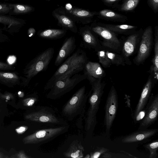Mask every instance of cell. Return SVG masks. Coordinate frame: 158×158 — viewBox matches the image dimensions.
<instances>
[{
	"mask_svg": "<svg viewBox=\"0 0 158 158\" xmlns=\"http://www.w3.org/2000/svg\"><path fill=\"white\" fill-rule=\"evenodd\" d=\"M35 33V30L32 27L30 28L28 30V34L29 37L33 36Z\"/></svg>",
	"mask_w": 158,
	"mask_h": 158,
	"instance_id": "cell-38",
	"label": "cell"
},
{
	"mask_svg": "<svg viewBox=\"0 0 158 158\" xmlns=\"http://www.w3.org/2000/svg\"><path fill=\"white\" fill-rule=\"evenodd\" d=\"M144 115L138 130L147 129L157 120L158 116V94H151L144 109Z\"/></svg>",
	"mask_w": 158,
	"mask_h": 158,
	"instance_id": "cell-11",
	"label": "cell"
},
{
	"mask_svg": "<svg viewBox=\"0 0 158 158\" xmlns=\"http://www.w3.org/2000/svg\"><path fill=\"white\" fill-rule=\"evenodd\" d=\"M27 118L40 123L55 125H67L56 115L50 108L41 107L39 110L29 114Z\"/></svg>",
	"mask_w": 158,
	"mask_h": 158,
	"instance_id": "cell-9",
	"label": "cell"
},
{
	"mask_svg": "<svg viewBox=\"0 0 158 158\" xmlns=\"http://www.w3.org/2000/svg\"><path fill=\"white\" fill-rule=\"evenodd\" d=\"M86 78L85 75L76 74L71 77L58 80L49 89L46 97L51 99L59 98L72 90L79 83Z\"/></svg>",
	"mask_w": 158,
	"mask_h": 158,
	"instance_id": "cell-5",
	"label": "cell"
},
{
	"mask_svg": "<svg viewBox=\"0 0 158 158\" xmlns=\"http://www.w3.org/2000/svg\"><path fill=\"white\" fill-rule=\"evenodd\" d=\"M90 28L101 38L100 42L102 47L116 52L120 51L121 43L115 33L100 25L92 26Z\"/></svg>",
	"mask_w": 158,
	"mask_h": 158,
	"instance_id": "cell-6",
	"label": "cell"
},
{
	"mask_svg": "<svg viewBox=\"0 0 158 158\" xmlns=\"http://www.w3.org/2000/svg\"><path fill=\"white\" fill-rule=\"evenodd\" d=\"M10 7L9 4H0V14H6L9 13Z\"/></svg>",
	"mask_w": 158,
	"mask_h": 158,
	"instance_id": "cell-35",
	"label": "cell"
},
{
	"mask_svg": "<svg viewBox=\"0 0 158 158\" xmlns=\"http://www.w3.org/2000/svg\"><path fill=\"white\" fill-rule=\"evenodd\" d=\"M102 26L115 33L127 34L133 31L137 27L127 24L113 25L100 23Z\"/></svg>",
	"mask_w": 158,
	"mask_h": 158,
	"instance_id": "cell-22",
	"label": "cell"
},
{
	"mask_svg": "<svg viewBox=\"0 0 158 158\" xmlns=\"http://www.w3.org/2000/svg\"><path fill=\"white\" fill-rule=\"evenodd\" d=\"M25 128L23 127H21L18 129L17 131L19 132H21L25 131Z\"/></svg>",
	"mask_w": 158,
	"mask_h": 158,
	"instance_id": "cell-41",
	"label": "cell"
},
{
	"mask_svg": "<svg viewBox=\"0 0 158 158\" xmlns=\"http://www.w3.org/2000/svg\"><path fill=\"white\" fill-rule=\"evenodd\" d=\"M69 13L75 16L81 17H90L96 13V12H91L80 9L73 8L68 11Z\"/></svg>",
	"mask_w": 158,
	"mask_h": 158,
	"instance_id": "cell-28",
	"label": "cell"
},
{
	"mask_svg": "<svg viewBox=\"0 0 158 158\" xmlns=\"http://www.w3.org/2000/svg\"><path fill=\"white\" fill-rule=\"evenodd\" d=\"M83 42L86 47L93 49L96 51L102 48L100 40L92 32L90 28L84 27L80 31Z\"/></svg>",
	"mask_w": 158,
	"mask_h": 158,
	"instance_id": "cell-17",
	"label": "cell"
},
{
	"mask_svg": "<svg viewBox=\"0 0 158 158\" xmlns=\"http://www.w3.org/2000/svg\"><path fill=\"white\" fill-rule=\"evenodd\" d=\"M84 151L81 142L75 140L70 144L68 150L64 153V155L66 157L80 158L83 157Z\"/></svg>",
	"mask_w": 158,
	"mask_h": 158,
	"instance_id": "cell-20",
	"label": "cell"
},
{
	"mask_svg": "<svg viewBox=\"0 0 158 158\" xmlns=\"http://www.w3.org/2000/svg\"><path fill=\"white\" fill-rule=\"evenodd\" d=\"M118 106L117 91L114 86L112 85L108 93L105 107L104 124L106 134L108 136H109L111 128L116 117Z\"/></svg>",
	"mask_w": 158,
	"mask_h": 158,
	"instance_id": "cell-7",
	"label": "cell"
},
{
	"mask_svg": "<svg viewBox=\"0 0 158 158\" xmlns=\"http://www.w3.org/2000/svg\"><path fill=\"white\" fill-rule=\"evenodd\" d=\"M103 48L96 51L99 61L104 68H109L112 64L106 54L105 50L103 49Z\"/></svg>",
	"mask_w": 158,
	"mask_h": 158,
	"instance_id": "cell-29",
	"label": "cell"
},
{
	"mask_svg": "<svg viewBox=\"0 0 158 158\" xmlns=\"http://www.w3.org/2000/svg\"><path fill=\"white\" fill-rule=\"evenodd\" d=\"M108 150V149L104 148H99L94 153H91L90 157L91 158H98L102 154Z\"/></svg>",
	"mask_w": 158,
	"mask_h": 158,
	"instance_id": "cell-33",
	"label": "cell"
},
{
	"mask_svg": "<svg viewBox=\"0 0 158 158\" xmlns=\"http://www.w3.org/2000/svg\"><path fill=\"white\" fill-rule=\"evenodd\" d=\"M148 3L154 12H158V0H148Z\"/></svg>",
	"mask_w": 158,
	"mask_h": 158,
	"instance_id": "cell-34",
	"label": "cell"
},
{
	"mask_svg": "<svg viewBox=\"0 0 158 158\" xmlns=\"http://www.w3.org/2000/svg\"><path fill=\"white\" fill-rule=\"evenodd\" d=\"M141 32V31H140L131 34L123 44L122 49V55L125 59L127 64H131V63L129 58L135 51L142 34Z\"/></svg>",
	"mask_w": 158,
	"mask_h": 158,
	"instance_id": "cell-13",
	"label": "cell"
},
{
	"mask_svg": "<svg viewBox=\"0 0 158 158\" xmlns=\"http://www.w3.org/2000/svg\"><path fill=\"white\" fill-rule=\"evenodd\" d=\"M76 48L74 36L67 38L60 48L55 60L54 64L60 65L63 61L73 52Z\"/></svg>",
	"mask_w": 158,
	"mask_h": 158,
	"instance_id": "cell-14",
	"label": "cell"
},
{
	"mask_svg": "<svg viewBox=\"0 0 158 158\" xmlns=\"http://www.w3.org/2000/svg\"><path fill=\"white\" fill-rule=\"evenodd\" d=\"M15 67L11 64L0 61V71H10L15 70Z\"/></svg>",
	"mask_w": 158,
	"mask_h": 158,
	"instance_id": "cell-32",
	"label": "cell"
},
{
	"mask_svg": "<svg viewBox=\"0 0 158 158\" xmlns=\"http://www.w3.org/2000/svg\"><path fill=\"white\" fill-rule=\"evenodd\" d=\"M154 56L152 60V64L149 72L154 74H158V26L155 28V39L154 47Z\"/></svg>",
	"mask_w": 158,
	"mask_h": 158,
	"instance_id": "cell-23",
	"label": "cell"
},
{
	"mask_svg": "<svg viewBox=\"0 0 158 158\" xmlns=\"http://www.w3.org/2000/svg\"><path fill=\"white\" fill-rule=\"evenodd\" d=\"M55 16L58 19L59 23L64 30H69L74 33L77 32V28L73 22L69 18L56 13L54 14Z\"/></svg>",
	"mask_w": 158,
	"mask_h": 158,
	"instance_id": "cell-24",
	"label": "cell"
},
{
	"mask_svg": "<svg viewBox=\"0 0 158 158\" xmlns=\"http://www.w3.org/2000/svg\"><path fill=\"white\" fill-rule=\"evenodd\" d=\"M99 13L100 16L104 18L114 21L124 22L127 19L126 16L108 9L101 10Z\"/></svg>",
	"mask_w": 158,
	"mask_h": 158,
	"instance_id": "cell-25",
	"label": "cell"
},
{
	"mask_svg": "<svg viewBox=\"0 0 158 158\" xmlns=\"http://www.w3.org/2000/svg\"><path fill=\"white\" fill-rule=\"evenodd\" d=\"M138 52L133 59L134 63L137 65L143 63L149 56L152 44V30L151 26L148 27L143 31Z\"/></svg>",
	"mask_w": 158,
	"mask_h": 158,
	"instance_id": "cell-10",
	"label": "cell"
},
{
	"mask_svg": "<svg viewBox=\"0 0 158 158\" xmlns=\"http://www.w3.org/2000/svg\"><path fill=\"white\" fill-rule=\"evenodd\" d=\"M88 58L85 52L78 49L58 68L46 84L44 89L49 90L57 81L70 77L83 70Z\"/></svg>",
	"mask_w": 158,
	"mask_h": 158,
	"instance_id": "cell-1",
	"label": "cell"
},
{
	"mask_svg": "<svg viewBox=\"0 0 158 158\" xmlns=\"http://www.w3.org/2000/svg\"><path fill=\"white\" fill-rule=\"evenodd\" d=\"M106 152L102 154V157L104 158H111V155L110 154L107 152L106 153Z\"/></svg>",
	"mask_w": 158,
	"mask_h": 158,
	"instance_id": "cell-39",
	"label": "cell"
},
{
	"mask_svg": "<svg viewBox=\"0 0 158 158\" xmlns=\"http://www.w3.org/2000/svg\"><path fill=\"white\" fill-rule=\"evenodd\" d=\"M26 103L28 106H32L35 102L37 99L35 98H30L26 99Z\"/></svg>",
	"mask_w": 158,
	"mask_h": 158,
	"instance_id": "cell-37",
	"label": "cell"
},
{
	"mask_svg": "<svg viewBox=\"0 0 158 158\" xmlns=\"http://www.w3.org/2000/svg\"><path fill=\"white\" fill-rule=\"evenodd\" d=\"M66 32V30L64 29H47L39 32L37 35L44 39L56 40L63 37Z\"/></svg>",
	"mask_w": 158,
	"mask_h": 158,
	"instance_id": "cell-21",
	"label": "cell"
},
{
	"mask_svg": "<svg viewBox=\"0 0 158 158\" xmlns=\"http://www.w3.org/2000/svg\"><path fill=\"white\" fill-rule=\"evenodd\" d=\"M2 30L0 28V43L7 42L10 41L8 37L6 35L3 33Z\"/></svg>",
	"mask_w": 158,
	"mask_h": 158,
	"instance_id": "cell-36",
	"label": "cell"
},
{
	"mask_svg": "<svg viewBox=\"0 0 158 158\" xmlns=\"http://www.w3.org/2000/svg\"><path fill=\"white\" fill-rule=\"evenodd\" d=\"M10 7L9 12L11 15H18L30 12L32 10V7L25 5L8 3Z\"/></svg>",
	"mask_w": 158,
	"mask_h": 158,
	"instance_id": "cell-26",
	"label": "cell"
},
{
	"mask_svg": "<svg viewBox=\"0 0 158 158\" xmlns=\"http://www.w3.org/2000/svg\"><path fill=\"white\" fill-rule=\"evenodd\" d=\"M158 131L156 129H147L138 131L124 136L122 139L124 143H131L143 141L152 136Z\"/></svg>",
	"mask_w": 158,
	"mask_h": 158,
	"instance_id": "cell-18",
	"label": "cell"
},
{
	"mask_svg": "<svg viewBox=\"0 0 158 158\" xmlns=\"http://www.w3.org/2000/svg\"><path fill=\"white\" fill-rule=\"evenodd\" d=\"M5 1H8V0H4Z\"/></svg>",
	"mask_w": 158,
	"mask_h": 158,
	"instance_id": "cell-42",
	"label": "cell"
},
{
	"mask_svg": "<svg viewBox=\"0 0 158 158\" xmlns=\"http://www.w3.org/2000/svg\"><path fill=\"white\" fill-rule=\"evenodd\" d=\"M85 90V86L80 88L62 108V114L69 120H72L78 115L84 116L89 96V94L86 93Z\"/></svg>",
	"mask_w": 158,
	"mask_h": 158,
	"instance_id": "cell-4",
	"label": "cell"
},
{
	"mask_svg": "<svg viewBox=\"0 0 158 158\" xmlns=\"http://www.w3.org/2000/svg\"><path fill=\"white\" fill-rule=\"evenodd\" d=\"M155 83L152 76L150 74L142 89L140 97L135 108L133 115L134 119H135L139 114L144 110Z\"/></svg>",
	"mask_w": 158,
	"mask_h": 158,
	"instance_id": "cell-12",
	"label": "cell"
},
{
	"mask_svg": "<svg viewBox=\"0 0 158 158\" xmlns=\"http://www.w3.org/2000/svg\"><path fill=\"white\" fill-rule=\"evenodd\" d=\"M84 73L89 82L102 79L106 73L100 64L98 62L88 61L83 70Z\"/></svg>",
	"mask_w": 158,
	"mask_h": 158,
	"instance_id": "cell-15",
	"label": "cell"
},
{
	"mask_svg": "<svg viewBox=\"0 0 158 158\" xmlns=\"http://www.w3.org/2000/svg\"><path fill=\"white\" fill-rule=\"evenodd\" d=\"M150 152L149 158H156L158 156V142L154 141L144 146Z\"/></svg>",
	"mask_w": 158,
	"mask_h": 158,
	"instance_id": "cell-31",
	"label": "cell"
},
{
	"mask_svg": "<svg viewBox=\"0 0 158 158\" xmlns=\"http://www.w3.org/2000/svg\"><path fill=\"white\" fill-rule=\"evenodd\" d=\"M139 0H125L122 5L120 10L123 11L133 10L137 6Z\"/></svg>",
	"mask_w": 158,
	"mask_h": 158,
	"instance_id": "cell-30",
	"label": "cell"
},
{
	"mask_svg": "<svg viewBox=\"0 0 158 158\" xmlns=\"http://www.w3.org/2000/svg\"><path fill=\"white\" fill-rule=\"evenodd\" d=\"M0 23L4 26L3 30L13 34L19 31L25 21L22 19L0 15Z\"/></svg>",
	"mask_w": 158,
	"mask_h": 158,
	"instance_id": "cell-16",
	"label": "cell"
},
{
	"mask_svg": "<svg viewBox=\"0 0 158 158\" xmlns=\"http://www.w3.org/2000/svg\"><path fill=\"white\" fill-rule=\"evenodd\" d=\"M106 54L110 60L112 64L124 66L126 64L123 56L118 53L112 51L105 50Z\"/></svg>",
	"mask_w": 158,
	"mask_h": 158,
	"instance_id": "cell-27",
	"label": "cell"
},
{
	"mask_svg": "<svg viewBox=\"0 0 158 158\" xmlns=\"http://www.w3.org/2000/svg\"><path fill=\"white\" fill-rule=\"evenodd\" d=\"M68 125L43 129L35 132L26 138V143H38L50 141L67 131Z\"/></svg>",
	"mask_w": 158,
	"mask_h": 158,
	"instance_id": "cell-8",
	"label": "cell"
},
{
	"mask_svg": "<svg viewBox=\"0 0 158 158\" xmlns=\"http://www.w3.org/2000/svg\"><path fill=\"white\" fill-rule=\"evenodd\" d=\"M119 0H103L104 2L107 3H111L118 1Z\"/></svg>",
	"mask_w": 158,
	"mask_h": 158,
	"instance_id": "cell-40",
	"label": "cell"
},
{
	"mask_svg": "<svg viewBox=\"0 0 158 158\" xmlns=\"http://www.w3.org/2000/svg\"><path fill=\"white\" fill-rule=\"evenodd\" d=\"M0 83L9 87L21 84V76L16 71H0Z\"/></svg>",
	"mask_w": 158,
	"mask_h": 158,
	"instance_id": "cell-19",
	"label": "cell"
},
{
	"mask_svg": "<svg viewBox=\"0 0 158 158\" xmlns=\"http://www.w3.org/2000/svg\"><path fill=\"white\" fill-rule=\"evenodd\" d=\"M91 89L89 93V106L85 119V129L92 132L97 124V114L99 109L105 84L98 79L90 82Z\"/></svg>",
	"mask_w": 158,
	"mask_h": 158,
	"instance_id": "cell-2",
	"label": "cell"
},
{
	"mask_svg": "<svg viewBox=\"0 0 158 158\" xmlns=\"http://www.w3.org/2000/svg\"><path fill=\"white\" fill-rule=\"evenodd\" d=\"M54 53L53 47L48 48L31 60L23 70L21 85L26 86L38 73L46 70Z\"/></svg>",
	"mask_w": 158,
	"mask_h": 158,
	"instance_id": "cell-3",
	"label": "cell"
}]
</instances>
